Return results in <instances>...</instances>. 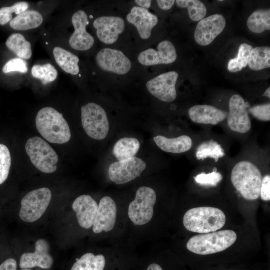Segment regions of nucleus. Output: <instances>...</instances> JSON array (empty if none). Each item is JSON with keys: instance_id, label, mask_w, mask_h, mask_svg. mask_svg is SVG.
I'll list each match as a JSON object with an SVG mask.
<instances>
[{"instance_id": "27", "label": "nucleus", "mask_w": 270, "mask_h": 270, "mask_svg": "<svg viewBox=\"0 0 270 270\" xmlns=\"http://www.w3.org/2000/svg\"><path fill=\"white\" fill-rule=\"evenodd\" d=\"M248 64L253 70L258 71L270 67V48L260 46L253 48L250 52Z\"/></svg>"}, {"instance_id": "41", "label": "nucleus", "mask_w": 270, "mask_h": 270, "mask_svg": "<svg viewBox=\"0 0 270 270\" xmlns=\"http://www.w3.org/2000/svg\"><path fill=\"white\" fill-rule=\"evenodd\" d=\"M156 2L160 8L167 10L172 7L176 1L174 0H158Z\"/></svg>"}, {"instance_id": "30", "label": "nucleus", "mask_w": 270, "mask_h": 270, "mask_svg": "<svg viewBox=\"0 0 270 270\" xmlns=\"http://www.w3.org/2000/svg\"><path fill=\"white\" fill-rule=\"evenodd\" d=\"M224 156V150L222 146L212 140L202 143L197 148L196 154L198 160L210 158L214 159L216 162Z\"/></svg>"}, {"instance_id": "16", "label": "nucleus", "mask_w": 270, "mask_h": 270, "mask_svg": "<svg viewBox=\"0 0 270 270\" xmlns=\"http://www.w3.org/2000/svg\"><path fill=\"white\" fill-rule=\"evenodd\" d=\"M94 26L98 38L105 44H111L115 43L124 32L125 22L120 17L101 16L95 20Z\"/></svg>"}, {"instance_id": "8", "label": "nucleus", "mask_w": 270, "mask_h": 270, "mask_svg": "<svg viewBox=\"0 0 270 270\" xmlns=\"http://www.w3.org/2000/svg\"><path fill=\"white\" fill-rule=\"evenodd\" d=\"M52 192L46 188H40L28 193L22 199L20 217L23 221L33 222L39 220L47 210Z\"/></svg>"}, {"instance_id": "14", "label": "nucleus", "mask_w": 270, "mask_h": 270, "mask_svg": "<svg viewBox=\"0 0 270 270\" xmlns=\"http://www.w3.org/2000/svg\"><path fill=\"white\" fill-rule=\"evenodd\" d=\"M72 22L74 31L69 40L70 47L80 51L90 49L94 44V40L86 30L89 22L86 12L82 10L77 11L72 16Z\"/></svg>"}, {"instance_id": "36", "label": "nucleus", "mask_w": 270, "mask_h": 270, "mask_svg": "<svg viewBox=\"0 0 270 270\" xmlns=\"http://www.w3.org/2000/svg\"><path fill=\"white\" fill-rule=\"evenodd\" d=\"M194 178L196 182L200 186L215 187L222 180L223 177L215 168L212 172L208 174L202 172L194 177Z\"/></svg>"}, {"instance_id": "33", "label": "nucleus", "mask_w": 270, "mask_h": 270, "mask_svg": "<svg viewBox=\"0 0 270 270\" xmlns=\"http://www.w3.org/2000/svg\"><path fill=\"white\" fill-rule=\"evenodd\" d=\"M253 48L246 44H242L239 48L236 58L232 59L228 64V69L231 72H237L248 64L249 57Z\"/></svg>"}, {"instance_id": "45", "label": "nucleus", "mask_w": 270, "mask_h": 270, "mask_svg": "<svg viewBox=\"0 0 270 270\" xmlns=\"http://www.w3.org/2000/svg\"><path fill=\"white\" fill-rule=\"evenodd\" d=\"M218 1H219V2H223L224 0H218Z\"/></svg>"}, {"instance_id": "5", "label": "nucleus", "mask_w": 270, "mask_h": 270, "mask_svg": "<svg viewBox=\"0 0 270 270\" xmlns=\"http://www.w3.org/2000/svg\"><path fill=\"white\" fill-rule=\"evenodd\" d=\"M26 150L32 164L40 172L52 174L56 170L58 156L43 139L37 136L30 138Z\"/></svg>"}, {"instance_id": "6", "label": "nucleus", "mask_w": 270, "mask_h": 270, "mask_svg": "<svg viewBox=\"0 0 270 270\" xmlns=\"http://www.w3.org/2000/svg\"><path fill=\"white\" fill-rule=\"evenodd\" d=\"M82 122L86 134L96 140H102L108 135L110 123L106 113L100 105L90 102L81 108Z\"/></svg>"}, {"instance_id": "9", "label": "nucleus", "mask_w": 270, "mask_h": 270, "mask_svg": "<svg viewBox=\"0 0 270 270\" xmlns=\"http://www.w3.org/2000/svg\"><path fill=\"white\" fill-rule=\"evenodd\" d=\"M146 167L143 160L134 156L112 163L108 168V176L116 184H125L138 177Z\"/></svg>"}, {"instance_id": "11", "label": "nucleus", "mask_w": 270, "mask_h": 270, "mask_svg": "<svg viewBox=\"0 0 270 270\" xmlns=\"http://www.w3.org/2000/svg\"><path fill=\"white\" fill-rule=\"evenodd\" d=\"M178 77V73L174 71L162 74L147 82L146 88L151 94L160 100L172 102L177 96L176 86Z\"/></svg>"}, {"instance_id": "37", "label": "nucleus", "mask_w": 270, "mask_h": 270, "mask_svg": "<svg viewBox=\"0 0 270 270\" xmlns=\"http://www.w3.org/2000/svg\"><path fill=\"white\" fill-rule=\"evenodd\" d=\"M2 72L5 74L14 72L25 74L28 72V64L22 58H13L6 64L2 68Z\"/></svg>"}, {"instance_id": "24", "label": "nucleus", "mask_w": 270, "mask_h": 270, "mask_svg": "<svg viewBox=\"0 0 270 270\" xmlns=\"http://www.w3.org/2000/svg\"><path fill=\"white\" fill-rule=\"evenodd\" d=\"M53 54L56 64L64 72L74 76L79 74L78 56L59 46L54 48Z\"/></svg>"}, {"instance_id": "20", "label": "nucleus", "mask_w": 270, "mask_h": 270, "mask_svg": "<svg viewBox=\"0 0 270 270\" xmlns=\"http://www.w3.org/2000/svg\"><path fill=\"white\" fill-rule=\"evenodd\" d=\"M72 208L80 226L85 229L90 228L98 209L96 202L90 196L82 195L74 200Z\"/></svg>"}, {"instance_id": "13", "label": "nucleus", "mask_w": 270, "mask_h": 270, "mask_svg": "<svg viewBox=\"0 0 270 270\" xmlns=\"http://www.w3.org/2000/svg\"><path fill=\"white\" fill-rule=\"evenodd\" d=\"M226 25V19L220 14L203 18L198 23L194 32L196 42L202 46L210 45L222 32Z\"/></svg>"}, {"instance_id": "10", "label": "nucleus", "mask_w": 270, "mask_h": 270, "mask_svg": "<svg viewBox=\"0 0 270 270\" xmlns=\"http://www.w3.org/2000/svg\"><path fill=\"white\" fill-rule=\"evenodd\" d=\"M250 106L238 94H234L229 102L228 124L232 131L246 134L251 129L252 124L247 108Z\"/></svg>"}, {"instance_id": "34", "label": "nucleus", "mask_w": 270, "mask_h": 270, "mask_svg": "<svg viewBox=\"0 0 270 270\" xmlns=\"http://www.w3.org/2000/svg\"><path fill=\"white\" fill-rule=\"evenodd\" d=\"M29 4L26 2L16 3L12 6L3 7L0 9V24L5 25L10 22L13 19V16H18L28 10Z\"/></svg>"}, {"instance_id": "42", "label": "nucleus", "mask_w": 270, "mask_h": 270, "mask_svg": "<svg viewBox=\"0 0 270 270\" xmlns=\"http://www.w3.org/2000/svg\"><path fill=\"white\" fill-rule=\"evenodd\" d=\"M135 2L140 8H142L148 10L149 8L152 4V0H136Z\"/></svg>"}, {"instance_id": "29", "label": "nucleus", "mask_w": 270, "mask_h": 270, "mask_svg": "<svg viewBox=\"0 0 270 270\" xmlns=\"http://www.w3.org/2000/svg\"><path fill=\"white\" fill-rule=\"evenodd\" d=\"M105 265L106 259L103 255L87 253L76 259L71 270H104Z\"/></svg>"}, {"instance_id": "22", "label": "nucleus", "mask_w": 270, "mask_h": 270, "mask_svg": "<svg viewBox=\"0 0 270 270\" xmlns=\"http://www.w3.org/2000/svg\"><path fill=\"white\" fill-rule=\"evenodd\" d=\"M154 140L162 150L172 154L188 152L192 145V138L188 136H182L173 138L158 136L154 137Z\"/></svg>"}, {"instance_id": "44", "label": "nucleus", "mask_w": 270, "mask_h": 270, "mask_svg": "<svg viewBox=\"0 0 270 270\" xmlns=\"http://www.w3.org/2000/svg\"><path fill=\"white\" fill-rule=\"evenodd\" d=\"M264 96L270 98V88L269 87L265 92Z\"/></svg>"}, {"instance_id": "15", "label": "nucleus", "mask_w": 270, "mask_h": 270, "mask_svg": "<svg viewBox=\"0 0 270 270\" xmlns=\"http://www.w3.org/2000/svg\"><path fill=\"white\" fill-rule=\"evenodd\" d=\"M177 58L176 48L170 41L160 42L157 50L149 48L142 52L138 56V61L144 66L168 64L174 62Z\"/></svg>"}, {"instance_id": "26", "label": "nucleus", "mask_w": 270, "mask_h": 270, "mask_svg": "<svg viewBox=\"0 0 270 270\" xmlns=\"http://www.w3.org/2000/svg\"><path fill=\"white\" fill-rule=\"evenodd\" d=\"M6 46L18 58L29 60L32 55L31 44L20 34H11L6 41Z\"/></svg>"}, {"instance_id": "25", "label": "nucleus", "mask_w": 270, "mask_h": 270, "mask_svg": "<svg viewBox=\"0 0 270 270\" xmlns=\"http://www.w3.org/2000/svg\"><path fill=\"white\" fill-rule=\"evenodd\" d=\"M140 148V143L138 139L124 138L115 144L112 153L118 160H122L134 157Z\"/></svg>"}, {"instance_id": "39", "label": "nucleus", "mask_w": 270, "mask_h": 270, "mask_svg": "<svg viewBox=\"0 0 270 270\" xmlns=\"http://www.w3.org/2000/svg\"><path fill=\"white\" fill-rule=\"evenodd\" d=\"M260 196L264 201L270 200V176H266L262 180L260 187Z\"/></svg>"}, {"instance_id": "3", "label": "nucleus", "mask_w": 270, "mask_h": 270, "mask_svg": "<svg viewBox=\"0 0 270 270\" xmlns=\"http://www.w3.org/2000/svg\"><path fill=\"white\" fill-rule=\"evenodd\" d=\"M262 180L260 170L250 162H238L232 172L233 186L246 200H254L260 198Z\"/></svg>"}, {"instance_id": "21", "label": "nucleus", "mask_w": 270, "mask_h": 270, "mask_svg": "<svg viewBox=\"0 0 270 270\" xmlns=\"http://www.w3.org/2000/svg\"><path fill=\"white\" fill-rule=\"evenodd\" d=\"M191 120L195 123L216 125L228 117V112L209 105H196L188 110Z\"/></svg>"}, {"instance_id": "38", "label": "nucleus", "mask_w": 270, "mask_h": 270, "mask_svg": "<svg viewBox=\"0 0 270 270\" xmlns=\"http://www.w3.org/2000/svg\"><path fill=\"white\" fill-rule=\"evenodd\" d=\"M250 112L258 120L270 122V104H266L255 106L251 108Z\"/></svg>"}, {"instance_id": "4", "label": "nucleus", "mask_w": 270, "mask_h": 270, "mask_svg": "<svg viewBox=\"0 0 270 270\" xmlns=\"http://www.w3.org/2000/svg\"><path fill=\"white\" fill-rule=\"evenodd\" d=\"M237 235L232 230L196 235L188 242L186 248L190 252L199 255H209L222 252L236 242Z\"/></svg>"}, {"instance_id": "17", "label": "nucleus", "mask_w": 270, "mask_h": 270, "mask_svg": "<svg viewBox=\"0 0 270 270\" xmlns=\"http://www.w3.org/2000/svg\"><path fill=\"white\" fill-rule=\"evenodd\" d=\"M117 207L114 200L109 196L102 198L100 202L92 226L95 234L112 230L116 222Z\"/></svg>"}, {"instance_id": "32", "label": "nucleus", "mask_w": 270, "mask_h": 270, "mask_svg": "<svg viewBox=\"0 0 270 270\" xmlns=\"http://www.w3.org/2000/svg\"><path fill=\"white\" fill-rule=\"evenodd\" d=\"M31 73L34 78L40 80L44 84L55 81L58 76L57 70L50 64L34 65Z\"/></svg>"}, {"instance_id": "12", "label": "nucleus", "mask_w": 270, "mask_h": 270, "mask_svg": "<svg viewBox=\"0 0 270 270\" xmlns=\"http://www.w3.org/2000/svg\"><path fill=\"white\" fill-rule=\"evenodd\" d=\"M98 66L105 72L120 75L128 74L132 68L129 58L119 50L109 48H104L96 56Z\"/></svg>"}, {"instance_id": "1", "label": "nucleus", "mask_w": 270, "mask_h": 270, "mask_svg": "<svg viewBox=\"0 0 270 270\" xmlns=\"http://www.w3.org/2000/svg\"><path fill=\"white\" fill-rule=\"evenodd\" d=\"M38 130L46 140L64 144L71 138L69 126L62 114L51 107L41 109L36 119Z\"/></svg>"}, {"instance_id": "40", "label": "nucleus", "mask_w": 270, "mask_h": 270, "mask_svg": "<svg viewBox=\"0 0 270 270\" xmlns=\"http://www.w3.org/2000/svg\"><path fill=\"white\" fill-rule=\"evenodd\" d=\"M17 263L15 260L9 258L0 265V270H16Z\"/></svg>"}, {"instance_id": "23", "label": "nucleus", "mask_w": 270, "mask_h": 270, "mask_svg": "<svg viewBox=\"0 0 270 270\" xmlns=\"http://www.w3.org/2000/svg\"><path fill=\"white\" fill-rule=\"evenodd\" d=\"M43 20V16L38 12L27 10L14 18L10 25L13 30L25 31L38 28Z\"/></svg>"}, {"instance_id": "28", "label": "nucleus", "mask_w": 270, "mask_h": 270, "mask_svg": "<svg viewBox=\"0 0 270 270\" xmlns=\"http://www.w3.org/2000/svg\"><path fill=\"white\" fill-rule=\"evenodd\" d=\"M247 24L252 32L262 34L270 30V10H258L249 16Z\"/></svg>"}, {"instance_id": "35", "label": "nucleus", "mask_w": 270, "mask_h": 270, "mask_svg": "<svg viewBox=\"0 0 270 270\" xmlns=\"http://www.w3.org/2000/svg\"><path fill=\"white\" fill-rule=\"evenodd\" d=\"M11 156L8 147L0 144V185L7 180L11 166Z\"/></svg>"}, {"instance_id": "7", "label": "nucleus", "mask_w": 270, "mask_h": 270, "mask_svg": "<svg viewBox=\"0 0 270 270\" xmlns=\"http://www.w3.org/2000/svg\"><path fill=\"white\" fill-rule=\"evenodd\" d=\"M156 195L151 188L142 186L136 193L135 200L130 204L128 214L131 221L137 226L149 222L154 215Z\"/></svg>"}, {"instance_id": "19", "label": "nucleus", "mask_w": 270, "mask_h": 270, "mask_svg": "<svg viewBox=\"0 0 270 270\" xmlns=\"http://www.w3.org/2000/svg\"><path fill=\"white\" fill-rule=\"evenodd\" d=\"M126 20L136 28L140 37L143 40L150 38L152 29L158 22L156 16L139 6H134L131 10L126 16Z\"/></svg>"}, {"instance_id": "31", "label": "nucleus", "mask_w": 270, "mask_h": 270, "mask_svg": "<svg viewBox=\"0 0 270 270\" xmlns=\"http://www.w3.org/2000/svg\"><path fill=\"white\" fill-rule=\"evenodd\" d=\"M176 2L178 7L188 8L190 18L194 22H200L206 14V8L200 0H177Z\"/></svg>"}, {"instance_id": "18", "label": "nucleus", "mask_w": 270, "mask_h": 270, "mask_svg": "<svg viewBox=\"0 0 270 270\" xmlns=\"http://www.w3.org/2000/svg\"><path fill=\"white\" fill-rule=\"evenodd\" d=\"M36 250L33 253L23 254L20 260V266L24 269L39 267L42 268H50L54 263V260L50 254V246L48 242L43 239L38 240L36 243Z\"/></svg>"}, {"instance_id": "46", "label": "nucleus", "mask_w": 270, "mask_h": 270, "mask_svg": "<svg viewBox=\"0 0 270 270\" xmlns=\"http://www.w3.org/2000/svg\"><path fill=\"white\" fill-rule=\"evenodd\" d=\"M30 270L24 269V270Z\"/></svg>"}, {"instance_id": "43", "label": "nucleus", "mask_w": 270, "mask_h": 270, "mask_svg": "<svg viewBox=\"0 0 270 270\" xmlns=\"http://www.w3.org/2000/svg\"><path fill=\"white\" fill-rule=\"evenodd\" d=\"M147 270H163L162 267L156 264H152L148 266Z\"/></svg>"}, {"instance_id": "2", "label": "nucleus", "mask_w": 270, "mask_h": 270, "mask_svg": "<svg viewBox=\"0 0 270 270\" xmlns=\"http://www.w3.org/2000/svg\"><path fill=\"white\" fill-rule=\"evenodd\" d=\"M226 217L220 209L212 207L192 208L184 216V225L192 232L208 234L216 232L225 224Z\"/></svg>"}]
</instances>
